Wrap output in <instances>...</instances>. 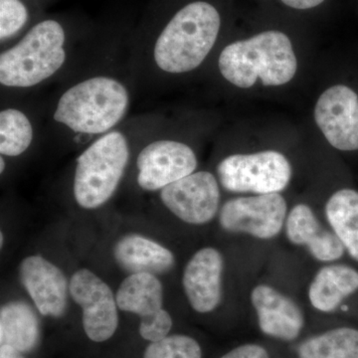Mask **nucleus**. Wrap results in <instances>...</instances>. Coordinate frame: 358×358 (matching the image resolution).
<instances>
[{
    "mask_svg": "<svg viewBox=\"0 0 358 358\" xmlns=\"http://www.w3.org/2000/svg\"><path fill=\"white\" fill-rule=\"evenodd\" d=\"M136 94L129 44L90 45L46 98L43 140L82 150L131 117Z\"/></svg>",
    "mask_w": 358,
    "mask_h": 358,
    "instance_id": "1",
    "label": "nucleus"
},
{
    "mask_svg": "<svg viewBox=\"0 0 358 358\" xmlns=\"http://www.w3.org/2000/svg\"><path fill=\"white\" fill-rule=\"evenodd\" d=\"M220 29L217 8L196 0L129 43V67L138 93H157L169 82L199 70L217 43Z\"/></svg>",
    "mask_w": 358,
    "mask_h": 358,
    "instance_id": "2",
    "label": "nucleus"
},
{
    "mask_svg": "<svg viewBox=\"0 0 358 358\" xmlns=\"http://www.w3.org/2000/svg\"><path fill=\"white\" fill-rule=\"evenodd\" d=\"M89 46L78 43L62 21L46 18L35 23L0 52L1 100L33 95L60 83Z\"/></svg>",
    "mask_w": 358,
    "mask_h": 358,
    "instance_id": "3",
    "label": "nucleus"
},
{
    "mask_svg": "<svg viewBox=\"0 0 358 358\" xmlns=\"http://www.w3.org/2000/svg\"><path fill=\"white\" fill-rule=\"evenodd\" d=\"M157 112L131 115L117 128L90 143L77 155L71 194L85 210H95L115 196L143 141L164 121Z\"/></svg>",
    "mask_w": 358,
    "mask_h": 358,
    "instance_id": "4",
    "label": "nucleus"
},
{
    "mask_svg": "<svg viewBox=\"0 0 358 358\" xmlns=\"http://www.w3.org/2000/svg\"><path fill=\"white\" fill-rule=\"evenodd\" d=\"M217 68L223 79L239 88H250L258 79L264 86H281L293 79L298 62L286 34L265 31L224 47Z\"/></svg>",
    "mask_w": 358,
    "mask_h": 358,
    "instance_id": "5",
    "label": "nucleus"
},
{
    "mask_svg": "<svg viewBox=\"0 0 358 358\" xmlns=\"http://www.w3.org/2000/svg\"><path fill=\"white\" fill-rule=\"evenodd\" d=\"M134 181L145 192H157L196 171L194 148L176 138L166 119L141 143L134 157Z\"/></svg>",
    "mask_w": 358,
    "mask_h": 358,
    "instance_id": "6",
    "label": "nucleus"
},
{
    "mask_svg": "<svg viewBox=\"0 0 358 358\" xmlns=\"http://www.w3.org/2000/svg\"><path fill=\"white\" fill-rule=\"evenodd\" d=\"M216 171L224 189L235 193H279L288 186L292 178L289 160L274 150L231 155L219 162Z\"/></svg>",
    "mask_w": 358,
    "mask_h": 358,
    "instance_id": "7",
    "label": "nucleus"
},
{
    "mask_svg": "<svg viewBox=\"0 0 358 358\" xmlns=\"http://www.w3.org/2000/svg\"><path fill=\"white\" fill-rule=\"evenodd\" d=\"M286 199L280 193L239 197L221 207L219 222L230 233L270 240L281 233L287 220Z\"/></svg>",
    "mask_w": 358,
    "mask_h": 358,
    "instance_id": "8",
    "label": "nucleus"
},
{
    "mask_svg": "<svg viewBox=\"0 0 358 358\" xmlns=\"http://www.w3.org/2000/svg\"><path fill=\"white\" fill-rule=\"evenodd\" d=\"M46 99L34 95L3 99L0 108V157L16 159L43 140Z\"/></svg>",
    "mask_w": 358,
    "mask_h": 358,
    "instance_id": "9",
    "label": "nucleus"
},
{
    "mask_svg": "<svg viewBox=\"0 0 358 358\" xmlns=\"http://www.w3.org/2000/svg\"><path fill=\"white\" fill-rule=\"evenodd\" d=\"M159 192L160 202L167 210L192 225L210 222L219 210L218 179L209 171H195Z\"/></svg>",
    "mask_w": 358,
    "mask_h": 358,
    "instance_id": "10",
    "label": "nucleus"
},
{
    "mask_svg": "<svg viewBox=\"0 0 358 358\" xmlns=\"http://www.w3.org/2000/svg\"><path fill=\"white\" fill-rule=\"evenodd\" d=\"M69 293L82 308L84 331L88 338L96 343L112 338L119 324V315L109 285L88 268H81L71 278Z\"/></svg>",
    "mask_w": 358,
    "mask_h": 358,
    "instance_id": "11",
    "label": "nucleus"
},
{
    "mask_svg": "<svg viewBox=\"0 0 358 358\" xmlns=\"http://www.w3.org/2000/svg\"><path fill=\"white\" fill-rule=\"evenodd\" d=\"M315 120L327 141L343 152L358 150V96L345 85L327 89L317 100Z\"/></svg>",
    "mask_w": 358,
    "mask_h": 358,
    "instance_id": "12",
    "label": "nucleus"
},
{
    "mask_svg": "<svg viewBox=\"0 0 358 358\" xmlns=\"http://www.w3.org/2000/svg\"><path fill=\"white\" fill-rule=\"evenodd\" d=\"M20 279L41 315L59 317L65 313L69 285L57 266L42 256L26 257Z\"/></svg>",
    "mask_w": 358,
    "mask_h": 358,
    "instance_id": "13",
    "label": "nucleus"
},
{
    "mask_svg": "<svg viewBox=\"0 0 358 358\" xmlns=\"http://www.w3.org/2000/svg\"><path fill=\"white\" fill-rule=\"evenodd\" d=\"M224 260L217 249L199 250L186 264L182 285L186 298L195 312H213L222 298Z\"/></svg>",
    "mask_w": 358,
    "mask_h": 358,
    "instance_id": "14",
    "label": "nucleus"
},
{
    "mask_svg": "<svg viewBox=\"0 0 358 358\" xmlns=\"http://www.w3.org/2000/svg\"><path fill=\"white\" fill-rule=\"evenodd\" d=\"M251 303L264 334L288 341L300 336L305 317L300 307L286 294L268 285H259L252 291Z\"/></svg>",
    "mask_w": 358,
    "mask_h": 358,
    "instance_id": "15",
    "label": "nucleus"
},
{
    "mask_svg": "<svg viewBox=\"0 0 358 358\" xmlns=\"http://www.w3.org/2000/svg\"><path fill=\"white\" fill-rule=\"evenodd\" d=\"M285 225L289 241L307 247L310 255L320 262H334L345 254V246L336 233L322 227L308 205H296Z\"/></svg>",
    "mask_w": 358,
    "mask_h": 358,
    "instance_id": "16",
    "label": "nucleus"
},
{
    "mask_svg": "<svg viewBox=\"0 0 358 358\" xmlns=\"http://www.w3.org/2000/svg\"><path fill=\"white\" fill-rule=\"evenodd\" d=\"M113 253L115 263L131 275L166 274L176 265V258L171 250L140 234L122 237L115 243Z\"/></svg>",
    "mask_w": 358,
    "mask_h": 358,
    "instance_id": "17",
    "label": "nucleus"
},
{
    "mask_svg": "<svg viewBox=\"0 0 358 358\" xmlns=\"http://www.w3.org/2000/svg\"><path fill=\"white\" fill-rule=\"evenodd\" d=\"M358 291V271L346 265L320 268L308 288V300L315 310L333 313L343 301Z\"/></svg>",
    "mask_w": 358,
    "mask_h": 358,
    "instance_id": "18",
    "label": "nucleus"
},
{
    "mask_svg": "<svg viewBox=\"0 0 358 358\" xmlns=\"http://www.w3.org/2000/svg\"><path fill=\"white\" fill-rule=\"evenodd\" d=\"M115 301L122 312L134 313L141 320L148 319L164 310V287L157 275L131 274L122 282Z\"/></svg>",
    "mask_w": 358,
    "mask_h": 358,
    "instance_id": "19",
    "label": "nucleus"
},
{
    "mask_svg": "<svg viewBox=\"0 0 358 358\" xmlns=\"http://www.w3.org/2000/svg\"><path fill=\"white\" fill-rule=\"evenodd\" d=\"M40 338L39 320L31 306L9 301L0 310V343L21 353L36 348Z\"/></svg>",
    "mask_w": 358,
    "mask_h": 358,
    "instance_id": "20",
    "label": "nucleus"
},
{
    "mask_svg": "<svg viewBox=\"0 0 358 358\" xmlns=\"http://www.w3.org/2000/svg\"><path fill=\"white\" fill-rule=\"evenodd\" d=\"M326 215L350 257L358 262V192L338 190L327 202Z\"/></svg>",
    "mask_w": 358,
    "mask_h": 358,
    "instance_id": "21",
    "label": "nucleus"
},
{
    "mask_svg": "<svg viewBox=\"0 0 358 358\" xmlns=\"http://www.w3.org/2000/svg\"><path fill=\"white\" fill-rule=\"evenodd\" d=\"M300 358H358V329L338 327L308 338L298 350Z\"/></svg>",
    "mask_w": 358,
    "mask_h": 358,
    "instance_id": "22",
    "label": "nucleus"
},
{
    "mask_svg": "<svg viewBox=\"0 0 358 358\" xmlns=\"http://www.w3.org/2000/svg\"><path fill=\"white\" fill-rule=\"evenodd\" d=\"M30 11L23 0H0V46H10L30 27Z\"/></svg>",
    "mask_w": 358,
    "mask_h": 358,
    "instance_id": "23",
    "label": "nucleus"
},
{
    "mask_svg": "<svg viewBox=\"0 0 358 358\" xmlns=\"http://www.w3.org/2000/svg\"><path fill=\"white\" fill-rule=\"evenodd\" d=\"M143 358H202V350L195 339L174 334L150 343Z\"/></svg>",
    "mask_w": 358,
    "mask_h": 358,
    "instance_id": "24",
    "label": "nucleus"
},
{
    "mask_svg": "<svg viewBox=\"0 0 358 358\" xmlns=\"http://www.w3.org/2000/svg\"><path fill=\"white\" fill-rule=\"evenodd\" d=\"M171 327H173V319L171 315L166 310H162L152 317L141 320L138 331L141 338L155 343L166 338Z\"/></svg>",
    "mask_w": 358,
    "mask_h": 358,
    "instance_id": "25",
    "label": "nucleus"
},
{
    "mask_svg": "<svg viewBox=\"0 0 358 358\" xmlns=\"http://www.w3.org/2000/svg\"><path fill=\"white\" fill-rule=\"evenodd\" d=\"M220 358H270L263 346L258 345H244L238 346Z\"/></svg>",
    "mask_w": 358,
    "mask_h": 358,
    "instance_id": "26",
    "label": "nucleus"
},
{
    "mask_svg": "<svg viewBox=\"0 0 358 358\" xmlns=\"http://www.w3.org/2000/svg\"><path fill=\"white\" fill-rule=\"evenodd\" d=\"M286 6L296 9H310L320 6L324 0H282Z\"/></svg>",
    "mask_w": 358,
    "mask_h": 358,
    "instance_id": "27",
    "label": "nucleus"
},
{
    "mask_svg": "<svg viewBox=\"0 0 358 358\" xmlns=\"http://www.w3.org/2000/svg\"><path fill=\"white\" fill-rule=\"evenodd\" d=\"M0 358H25L21 352L8 345H1L0 348Z\"/></svg>",
    "mask_w": 358,
    "mask_h": 358,
    "instance_id": "28",
    "label": "nucleus"
},
{
    "mask_svg": "<svg viewBox=\"0 0 358 358\" xmlns=\"http://www.w3.org/2000/svg\"><path fill=\"white\" fill-rule=\"evenodd\" d=\"M3 241H4L3 233H1V238H0V242H1V247L3 246Z\"/></svg>",
    "mask_w": 358,
    "mask_h": 358,
    "instance_id": "29",
    "label": "nucleus"
}]
</instances>
